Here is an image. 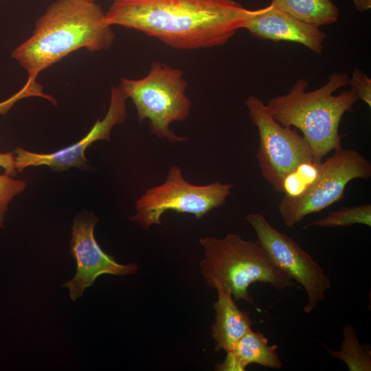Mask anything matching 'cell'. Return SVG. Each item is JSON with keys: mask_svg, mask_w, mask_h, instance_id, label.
I'll return each mask as SVG.
<instances>
[{"mask_svg": "<svg viewBox=\"0 0 371 371\" xmlns=\"http://www.w3.org/2000/svg\"><path fill=\"white\" fill-rule=\"evenodd\" d=\"M115 37L95 0H57L38 18L32 34L11 56L28 78L36 79L42 71L79 49H109Z\"/></svg>", "mask_w": 371, "mask_h": 371, "instance_id": "2", "label": "cell"}, {"mask_svg": "<svg viewBox=\"0 0 371 371\" xmlns=\"http://www.w3.org/2000/svg\"><path fill=\"white\" fill-rule=\"evenodd\" d=\"M349 85L355 92L357 100L363 101L369 107L371 106V79L366 74L359 69H355L349 80Z\"/></svg>", "mask_w": 371, "mask_h": 371, "instance_id": "21", "label": "cell"}, {"mask_svg": "<svg viewBox=\"0 0 371 371\" xmlns=\"http://www.w3.org/2000/svg\"><path fill=\"white\" fill-rule=\"evenodd\" d=\"M126 97L119 87H112L109 109L102 120L98 119L89 133L78 142L51 153H34L21 147L12 153L18 172L31 166H47L56 172L71 168L89 170L85 157L86 149L98 140H111L113 128L125 122L127 117Z\"/></svg>", "mask_w": 371, "mask_h": 371, "instance_id": "10", "label": "cell"}, {"mask_svg": "<svg viewBox=\"0 0 371 371\" xmlns=\"http://www.w3.org/2000/svg\"><path fill=\"white\" fill-rule=\"evenodd\" d=\"M328 352L344 361L350 371H370L371 350L366 344H360L355 327L348 324L343 327V340L340 350H333L324 345Z\"/></svg>", "mask_w": 371, "mask_h": 371, "instance_id": "16", "label": "cell"}, {"mask_svg": "<svg viewBox=\"0 0 371 371\" xmlns=\"http://www.w3.org/2000/svg\"><path fill=\"white\" fill-rule=\"evenodd\" d=\"M346 73H334L322 87L306 91V80L299 79L284 95L271 98L267 106L273 119L283 126L300 129L310 146L315 162L341 148L339 127L344 114L357 100L350 89L334 92L349 85Z\"/></svg>", "mask_w": 371, "mask_h": 371, "instance_id": "3", "label": "cell"}, {"mask_svg": "<svg viewBox=\"0 0 371 371\" xmlns=\"http://www.w3.org/2000/svg\"><path fill=\"white\" fill-rule=\"evenodd\" d=\"M26 186L25 180L15 179L5 173L0 175V227H3L8 204L14 196L23 192Z\"/></svg>", "mask_w": 371, "mask_h": 371, "instance_id": "19", "label": "cell"}, {"mask_svg": "<svg viewBox=\"0 0 371 371\" xmlns=\"http://www.w3.org/2000/svg\"><path fill=\"white\" fill-rule=\"evenodd\" d=\"M277 8L305 23L319 27L339 19V10L332 0H271Z\"/></svg>", "mask_w": 371, "mask_h": 371, "instance_id": "15", "label": "cell"}, {"mask_svg": "<svg viewBox=\"0 0 371 371\" xmlns=\"http://www.w3.org/2000/svg\"><path fill=\"white\" fill-rule=\"evenodd\" d=\"M118 87L135 104L139 122L149 120L153 135L170 143L187 141L188 138L177 135L170 129L172 122L186 120L191 109L181 70L155 62L145 77L123 78Z\"/></svg>", "mask_w": 371, "mask_h": 371, "instance_id": "5", "label": "cell"}, {"mask_svg": "<svg viewBox=\"0 0 371 371\" xmlns=\"http://www.w3.org/2000/svg\"><path fill=\"white\" fill-rule=\"evenodd\" d=\"M245 219L254 229L257 242L274 264L304 288L307 298L304 311L307 314L312 312L331 286L329 276L308 252L275 228L262 214L251 213Z\"/></svg>", "mask_w": 371, "mask_h": 371, "instance_id": "9", "label": "cell"}, {"mask_svg": "<svg viewBox=\"0 0 371 371\" xmlns=\"http://www.w3.org/2000/svg\"><path fill=\"white\" fill-rule=\"evenodd\" d=\"M0 167L4 169L5 174L12 177L16 176L18 171L15 166L14 157L12 152H0Z\"/></svg>", "mask_w": 371, "mask_h": 371, "instance_id": "22", "label": "cell"}, {"mask_svg": "<svg viewBox=\"0 0 371 371\" xmlns=\"http://www.w3.org/2000/svg\"><path fill=\"white\" fill-rule=\"evenodd\" d=\"M234 185L216 181L205 186L188 183L177 165L170 168L165 181L147 189L135 202V214L131 221L148 229L161 225V216L171 210L193 214L200 219L226 203Z\"/></svg>", "mask_w": 371, "mask_h": 371, "instance_id": "6", "label": "cell"}, {"mask_svg": "<svg viewBox=\"0 0 371 371\" xmlns=\"http://www.w3.org/2000/svg\"><path fill=\"white\" fill-rule=\"evenodd\" d=\"M320 163L307 162L300 164L284 178L282 193L289 197H296L304 193L317 179Z\"/></svg>", "mask_w": 371, "mask_h": 371, "instance_id": "18", "label": "cell"}, {"mask_svg": "<svg viewBox=\"0 0 371 371\" xmlns=\"http://www.w3.org/2000/svg\"><path fill=\"white\" fill-rule=\"evenodd\" d=\"M218 298L214 304V323L211 328V335L215 342L214 350H232L236 343L251 328L254 322L248 312L240 310L235 303L230 290L218 282H215Z\"/></svg>", "mask_w": 371, "mask_h": 371, "instance_id": "13", "label": "cell"}, {"mask_svg": "<svg viewBox=\"0 0 371 371\" xmlns=\"http://www.w3.org/2000/svg\"><path fill=\"white\" fill-rule=\"evenodd\" d=\"M39 97L45 98L52 103L56 100L50 95L46 94L43 91V87L35 79L27 78L26 83L14 95L9 98L0 102V114L7 113L19 100L29 98Z\"/></svg>", "mask_w": 371, "mask_h": 371, "instance_id": "20", "label": "cell"}, {"mask_svg": "<svg viewBox=\"0 0 371 371\" xmlns=\"http://www.w3.org/2000/svg\"><path fill=\"white\" fill-rule=\"evenodd\" d=\"M277 349V345L268 344L265 335L249 328L236 343L232 350L227 352L224 361L216 364L215 370L244 371L251 363L271 369H280L282 367V363Z\"/></svg>", "mask_w": 371, "mask_h": 371, "instance_id": "14", "label": "cell"}, {"mask_svg": "<svg viewBox=\"0 0 371 371\" xmlns=\"http://www.w3.org/2000/svg\"><path fill=\"white\" fill-rule=\"evenodd\" d=\"M371 177L370 162L359 153L341 148L320 163L319 175L304 193L284 196L278 209L288 227H293L306 216L320 212L341 200L348 183Z\"/></svg>", "mask_w": 371, "mask_h": 371, "instance_id": "7", "label": "cell"}, {"mask_svg": "<svg viewBox=\"0 0 371 371\" xmlns=\"http://www.w3.org/2000/svg\"><path fill=\"white\" fill-rule=\"evenodd\" d=\"M356 224L371 226V205L343 207L330 212L326 216L315 221L308 226L319 227H346Z\"/></svg>", "mask_w": 371, "mask_h": 371, "instance_id": "17", "label": "cell"}, {"mask_svg": "<svg viewBox=\"0 0 371 371\" xmlns=\"http://www.w3.org/2000/svg\"><path fill=\"white\" fill-rule=\"evenodd\" d=\"M355 8L359 12H364L371 8V0H352Z\"/></svg>", "mask_w": 371, "mask_h": 371, "instance_id": "23", "label": "cell"}, {"mask_svg": "<svg viewBox=\"0 0 371 371\" xmlns=\"http://www.w3.org/2000/svg\"><path fill=\"white\" fill-rule=\"evenodd\" d=\"M243 29L258 38L300 43L316 54L322 53L326 38L319 27L294 18L272 3L254 10Z\"/></svg>", "mask_w": 371, "mask_h": 371, "instance_id": "12", "label": "cell"}, {"mask_svg": "<svg viewBox=\"0 0 371 371\" xmlns=\"http://www.w3.org/2000/svg\"><path fill=\"white\" fill-rule=\"evenodd\" d=\"M199 241L204 248L200 263L203 279L211 287L218 282L228 288L235 301L243 300L254 304L249 287L258 282L279 291L297 287V282L274 264L258 242L245 240L238 234L219 238L206 236Z\"/></svg>", "mask_w": 371, "mask_h": 371, "instance_id": "4", "label": "cell"}, {"mask_svg": "<svg viewBox=\"0 0 371 371\" xmlns=\"http://www.w3.org/2000/svg\"><path fill=\"white\" fill-rule=\"evenodd\" d=\"M254 10L234 0H114L105 19L171 47L196 49L225 44Z\"/></svg>", "mask_w": 371, "mask_h": 371, "instance_id": "1", "label": "cell"}, {"mask_svg": "<svg viewBox=\"0 0 371 371\" xmlns=\"http://www.w3.org/2000/svg\"><path fill=\"white\" fill-rule=\"evenodd\" d=\"M245 105L259 135L257 158L262 175L282 193L287 175L302 164L315 162L311 148L303 135L276 122L259 98L249 96Z\"/></svg>", "mask_w": 371, "mask_h": 371, "instance_id": "8", "label": "cell"}, {"mask_svg": "<svg viewBox=\"0 0 371 371\" xmlns=\"http://www.w3.org/2000/svg\"><path fill=\"white\" fill-rule=\"evenodd\" d=\"M97 222L92 213L80 214L73 221L70 245L77 271L74 277L63 284L69 289L73 301L81 297L84 291L101 275L128 276L138 269L136 263H118L102 249L94 236Z\"/></svg>", "mask_w": 371, "mask_h": 371, "instance_id": "11", "label": "cell"}]
</instances>
